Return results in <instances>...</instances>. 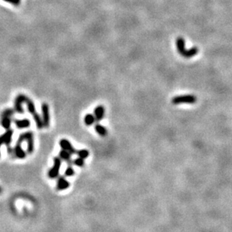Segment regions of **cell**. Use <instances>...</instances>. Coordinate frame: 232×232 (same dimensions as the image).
I'll use <instances>...</instances> for the list:
<instances>
[{"mask_svg": "<svg viewBox=\"0 0 232 232\" xmlns=\"http://www.w3.org/2000/svg\"><path fill=\"white\" fill-rule=\"evenodd\" d=\"M74 174H75L74 169H73L72 167H70V166H69V167L66 169L65 173H64L65 176H73Z\"/></svg>", "mask_w": 232, "mask_h": 232, "instance_id": "obj_20", "label": "cell"}, {"mask_svg": "<svg viewBox=\"0 0 232 232\" xmlns=\"http://www.w3.org/2000/svg\"><path fill=\"white\" fill-rule=\"evenodd\" d=\"M26 104L27 106V109H28L29 112L33 115L34 121H36V124L37 126V127L39 129H42L44 127L43 126V122H42V117L39 115L38 112H36V108H35V104L33 103V101L30 99H27V100L26 101Z\"/></svg>", "mask_w": 232, "mask_h": 232, "instance_id": "obj_2", "label": "cell"}, {"mask_svg": "<svg viewBox=\"0 0 232 232\" xmlns=\"http://www.w3.org/2000/svg\"><path fill=\"white\" fill-rule=\"evenodd\" d=\"M11 117L8 116H2V121L1 124L3 127L6 130H8L10 128L11 125Z\"/></svg>", "mask_w": 232, "mask_h": 232, "instance_id": "obj_17", "label": "cell"}, {"mask_svg": "<svg viewBox=\"0 0 232 232\" xmlns=\"http://www.w3.org/2000/svg\"><path fill=\"white\" fill-rule=\"evenodd\" d=\"M76 154L79 158H82V159H86L89 156V152L87 149H80L79 151H76Z\"/></svg>", "mask_w": 232, "mask_h": 232, "instance_id": "obj_18", "label": "cell"}, {"mask_svg": "<svg viewBox=\"0 0 232 232\" xmlns=\"http://www.w3.org/2000/svg\"><path fill=\"white\" fill-rule=\"evenodd\" d=\"M18 141L23 143L24 141L27 142V152L29 154H32L34 150V136L32 131L23 133L20 135L18 138Z\"/></svg>", "mask_w": 232, "mask_h": 232, "instance_id": "obj_3", "label": "cell"}, {"mask_svg": "<svg viewBox=\"0 0 232 232\" xmlns=\"http://www.w3.org/2000/svg\"><path fill=\"white\" fill-rule=\"evenodd\" d=\"M95 121V118H94V115H92V114H87L85 116V118H84V123H85L86 126H91V125L94 124Z\"/></svg>", "mask_w": 232, "mask_h": 232, "instance_id": "obj_16", "label": "cell"}, {"mask_svg": "<svg viewBox=\"0 0 232 232\" xmlns=\"http://www.w3.org/2000/svg\"><path fill=\"white\" fill-rule=\"evenodd\" d=\"M0 147H1V145H0Z\"/></svg>", "mask_w": 232, "mask_h": 232, "instance_id": "obj_24", "label": "cell"}, {"mask_svg": "<svg viewBox=\"0 0 232 232\" xmlns=\"http://www.w3.org/2000/svg\"><path fill=\"white\" fill-rule=\"evenodd\" d=\"M176 44L177 51L182 57L185 58H191L195 57L198 53V48L197 47H193V48L188 50L186 49L185 47V40L183 38H177Z\"/></svg>", "mask_w": 232, "mask_h": 232, "instance_id": "obj_1", "label": "cell"}, {"mask_svg": "<svg viewBox=\"0 0 232 232\" xmlns=\"http://www.w3.org/2000/svg\"><path fill=\"white\" fill-rule=\"evenodd\" d=\"M27 99H28V97L24 94H19V95L17 96L14 100V109L17 112H19L21 114L24 113V111L23 109L22 104L26 103Z\"/></svg>", "mask_w": 232, "mask_h": 232, "instance_id": "obj_7", "label": "cell"}, {"mask_svg": "<svg viewBox=\"0 0 232 232\" xmlns=\"http://www.w3.org/2000/svg\"><path fill=\"white\" fill-rule=\"evenodd\" d=\"M14 124L16 127L19 129H24V128H27L30 126V121L29 119H15Z\"/></svg>", "mask_w": 232, "mask_h": 232, "instance_id": "obj_13", "label": "cell"}, {"mask_svg": "<svg viewBox=\"0 0 232 232\" xmlns=\"http://www.w3.org/2000/svg\"><path fill=\"white\" fill-rule=\"evenodd\" d=\"M94 130L97 132V134H98L100 137H106L108 134L107 129L104 126L100 124H97L94 126Z\"/></svg>", "mask_w": 232, "mask_h": 232, "instance_id": "obj_15", "label": "cell"}, {"mask_svg": "<svg viewBox=\"0 0 232 232\" xmlns=\"http://www.w3.org/2000/svg\"><path fill=\"white\" fill-rule=\"evenodd\" d=\"M59 158L61 160H63L64 161L67 162L68 164H72V161H71V154L67 151L62 149L59 153Z\"/></svg>", "mask_w": 232, "mask_h": 232, "instance_id": "obj_14", "label": "cell"}, {"mask_svg": "<svg viewBox=\"0 0 232 232\" xmlns=\"http://www.w3.org/2000/svg\"><path fill=\"white\" fill-rule=\"evenodd\" d=\"M72 164H75L76 166H77V167H82L85 165V161H84V159H82V158L79 157L78 158L75 159L74 161H72Z\"/></svg>", "mask_w": 232, "mask_h": 232, "instance_id": "obj_19", "label": "cell"}, {"mask_svg": "<svg viewBox=\"0 0 232 232\" xmlns=\"http://www.w3.org/2000/svg\"><path fill=\"white\" fill-rule=\"evenodd\" d=\"M14 113V110L11 109H5V111H3V112L2 113V116H8V117H11L12 115Z\"/></svg>", "mask_w": 232, "mask_h": 232, "instance_id": "obj_21", "label": "cell"}, {"mask_svg": "<svg viewBox=\"0 0 232 232\" xmlns=\"http://www.w3.org/2000/svg\"><path fill=\"white\" fill-rule=\"evenodd\" d=\"M12 135H13V130L10 129L7 130V131L3 135L0 136V145L5 144L6 146H8L11 141Z\"/></svg>", "mask_w": 232, "mask_h": 232, "instance_id": "obj_9", "label": "cell"}, {"mask_svg": "<svg viewBox=\"0 0 232 232\" xmlns=\"http://www.w3.org/2000/svg\"><path fill=\"white\" fill-rule=\"evenodd\" d=\"M59 144L60 146L62 148V149L67 151L71 155L72 154H76V150L75 149V148L72 146L71 143L68 140H66V139H62V140H60Z\"/></svg>", "mask_w": 232, "mask_h": 232, "instance_id": "obj_8", "label": "cell"}, {"mask_svg": "<svg viewBox=\"0 0 232 232\" xmlns=\"http://www.w3.org/2000/svg\"><path fill=\"white\" fill-rule=\"evenodd\" d=\"M197 101L196 96L192 94H185L174 97L172 99V103L174 105L179 104H193Z\"/></svg>", "mask_w": 232, "mask_h": 232, "instance_id": "obj_4", "label": "cell"}, {"mask_svg": "<svg viewBox=\"0 0 232 232\" xmlns=\"http://www.w3.org/2000/svg\"><path fill=\"white\" fill-rule=\"evenodd\" d=\"M21 143H22L21 142L18 140L14 152L15 155H16L18 158H20V159H24V158H25L26 156H27V154H26V152H24V149L21 147Z\"/></svg>", "mask_w": 232, "mask_h": 232, "instance_id": "obj_11", "label": "cell"}, {"mask_svg": "<svg viewBox=\"0 0 232 232\" xmlns=\"http://www.w3.org/2000/svg\"><path fill=\"white\" fill-rule=\"evenodd\" d=\"M4 1L14 5H18L21 3V0H4Z\"/></svg>", "mask_w": 232, "mask_h": 232, "instance_id": "obj_22", "label": "cell"}, {"mask_svg": "<svg viewBox=\"0 0 232 232\" xmlns=\"http://www.w3.org/2000/svg\"><path fill=\"white\" fill-rule=\"evenodd\" d=\"M61 167V159L59 157L54 158V165L48 171V177L51 179H55L58 177L60 173V168Z\"/></svg>", "mask_w": 232, "mask_h": 232, "instance_id": "obj_5", "label": "cell"}, {"mask_svg": "<svg viewBox=\"0 0 232 232\" xmlns=\"http://www.w3.org/2000/svg\"><path fill=\"white\" fill-rule=\"evenodd\" d=\"M69 187V182L64 177L60 176L59 179L57 180V188L60 191L66 190Z\"/></svg>", "mask_w": 232, "mask_h": 232, "instance_id": "obj_12", "label": "cell"}, {"mask_svg": "<svg viewBox=\"0 0 232 232\" xmlns=\"http://www.w3.org/2000/svg\"><path fill=\"white\" fill-rule=\"evenodd\" d=\"M50 111L49 106L46 103L42 104V120L44 127H49L50 126Z\"/></svg>", "mask_w": 232, "mask_h": 232, "instance_id": "obj_6", "label": "cell"}, {"mask_svg": "<svg viewBox=\"0 0 232 232\" xmlns=\"http://www.w3.org/2000/svg\"><path fill=\"white\" fill-rule=\"evenodd\" d=\"M94 115L96 121H100L101 120H103V118L105 116V107L102 105L100 106H97V107L94 109Z\"/></svg>", "mask_w": 232, "mask_h": 232, "instance_id": "obj_10", "label": "cell"}, {"mask_svg": "<svg viewBox=\"0 0 232 232\" xmlns=\"http://www.w3.org/2000/svg\"><path fill=\"white\" fill-rule=\"evenodd\" d=\"M1 192H2V189H1V188H0V193H1Z\"/></svg>", "mask_w": 232, "mask_h": 232, "instance_id": "obj_23", "label": "cell"}]
</instances>
